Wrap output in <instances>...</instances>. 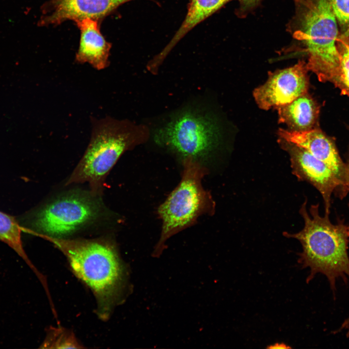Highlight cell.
Instances as JSON below:
<instances>
[{
	"instance_id": "cell-1",
	"label": "cell",
	"mask_w": 349,
	"mask_h": 349,
	"mask_svg": "<svg viewBox=\"0 0 349 349\" xmlns=\"http://www.w3.org/2000/svg\"><path fill=\"white\" fill-rule=\"evenodd\" d=\"M66 257L74 274L92 291L97 314L107 319L129 291L128 271L116 245L106 238L95 239L43 236Z\"/></svg>"
},
{
	"instance_id": "cell-2",
	"label": "cell",
	"mask_w": 349,
	"mask_h": 349,
	"mask_svg": "<svg viewBox=\"0 0 349 349\" xmlns=\"http://www.w3.org/2000/svg\"><path fill=\"white\" fill-rule=\"evenodd\" d=\"M307 203L305 201L299 210L304 222L302 229L295 234L285 232L283 235L298 240L301 245L298 261L302 268L310 270L307 283L316 274L322 273L327 278L334 293L336 280L341 277L347 282L349 277L348 226L341 221L333 223L330 213L325 212L321 216L318 204L311 205L308 212Z\"/></svg>"
},
{
	"instance_id": "cell-3",
	"label": "cell",
	"mask_w": 349,
	"mask_h": 349,
	"mask_svg": "<svg viewBox=\"0 0 349 349\" xmlns=\"http://www.w3.org/2000/svg\"><path fill=\"white\" fill-rule=\"evenodd\" d=\"M89 143L65 185L88 183L90 191L101 196L105 179L121 156L148 138V128L127 120L107 116L93 118Z\"/></svg>"
},
{
	"instance_id": "cell-4",
	"label": "cell",
	"mask_w": 349,
	"mask_h": 349,
	"mask_svg": "<svg viewBox=\"0 0 349 349\" xmlns=\"http://www.w3.org/2000/svg\"><path fill=\"white\" fill-rule=\"evenodd\" d=\"M295 38L308 55L306 65L321 82L338 83L340 59L336 18L329 0H298Z\"/></svg>"
},
{
	"instance_id": "cell-5",
	"label": "cell",
	"mask_w": 349,
	"mask_h": 349,
	"mask_svg": "<svg viewBox=\"0 0 349 349\" xmlns=\"http://www.w3.org/2000/svg\"><path fill=\"white\" fill-rule=\"evenodd\" d=\"M100 196L90 191H73L62 195L17 221L27 233L39 237L65 238L101 217Z\"/></svg>"
},
{
	"instance_id": "cell-6",
	"label": "cell",
	"mask_w": 349,
	"mask_h": 349,
	"mask_svg": "<svg viewBox=\"0 0 349 349\" xmlns=\"http://www.w3.org/2000/svg\"><path fill=\"white\" fill-rule=\"evenodd\" d=\"M183 160L180 183L158 209L162 227L152 254L155 257L161 254L169 238L189 226L202 213L214 209L213 201L202 185L205 169L200 162L190 159Z\"/></svg>"
},
{
	"instance_id": "cell-7",
	"label": "cell",
	"mask_w": 349,
	"mask_h": 349,
	"mask_svg": "<svg viewBox=\"0 0 349 349\" xmlns=\"http://www.w3.org/2000/svg\"><path fill=\"white\" fill-rule=\"evenodd\" d=\"M158 145L182 158L200 162L218 144L220 131L211 115L198 108L184 109L174 114L154 132Z\"/></svg>"
},
{
	"instance_id": "cell-8",
	"label": "cell",
	"mask_w": 349,
	"mask_h": 349,
	"mask_svg": "<svg viewBox=\"0 0 349 349\" xmlns=\"http://www.w3.org/2000/svg\"><path fill=\"white\" fill-rule=\"evenodd\" d=\"M308 71L306 63L300 60L292 66L269 72L266 81L253 91L258 107L264 110L277 109L307 93Z\"/></svg>"
},
{
	"instance_id": "cell-9",
	"label": "cell",
	"mask_w": 349,
	"mask_h": 349,
	"mask_svg": "<svg viewBox=\"0 0 349 349\" xmlns=\"http://www.w3.org/2000/svg\"><path fill=\"white\" fill-rule=\"evenodd\" d=\"M278 143L289 155L293 174L299 180L310 183L319 191L325 212L330 213L333 193L338 190L342 197L346 194L342 181L325 163L306 149L279 137Z\"/></svg>"
},
{
	"instance_id": "cell-10",
	"label": "cell",
	"mask_w": 349,
	"mask_h": 349,
	"mask_svg": "<svg viewBox=\"0 0 349 349\" xmlns=\"http://www.w3.org/2000/svg\"><path fill=\"white\" fill-rule=\"evenodd\" d=\"M132 0H51L45 7L42 25H58L85 18L97 20Z\"/></svg>"
},
{
	"instance_id": "cell-11",
	"label": "cell",
	"mask_w": 349,
	"mask_h": 349,
	"mask_svg": "<svg viewBox=\"0 0 349 349\" xmlns=\"http://www.w3.org/2000/svg\"><path fill=\"white\" fill-rule=\"evenodd\" d=\"M277 134L279 137L303 148L325 163L342 181L347 194L344 183L346 164L340 157L334 143L320 129L314 128L297 131L279 128Z\"/></svg>"
},
{
	"instance_id": "cell-12",
	"label": "cell",
	"mask_w": 349,
	"mask_h": 349,
	"mask_svg": "<svg viewBox=\"0 0 349 349\" xmlns=\"http://www.w3.org/2000/svg\"><path fill=\"white\" fill-rule=\"evenodd\" d=\"M75 22L80 32L76 61L88 63L98 70L107 67L111 44L101 33L97 20L85 18Z\"/></svg>"
},
{
	"instance_id": "cell-13",
	"label": "cell",
	"mask_w": 349,
	"mask_h": 349,
	"mask_svg": "<svg viewBox=\"0 0 349 349\" xmlns=\"http://www.w3.org/2000/svg\"><path fill=\"white\" fill-rule=\"evenodd\" d=\"M229 0H190L188 12L180 28L169 43L147 65L156 73L176 44L192 29L221 8Z\"/></svg>"
},
{
	"instance_id": "cell-14",
	"label": "cell",
	"mask_w": 349,
	"mask_h": 349,
	"mask_svg": "<svg viewBox=\"0 0 349 349\" xmlns=\"http://www.w3.org/2000/svg\"><path fill=\"white\" fill-rule=\"evenodd\" d=\"M277 110L279 123L286 125L290 130L297 131L314 128L319 113L317 104L308 93Z\"/></svg>"
},
{
	"instance_id": "cell-15",
	"label": "cell",
	"mask_w": 349,
	"mask_h": 349,
	"mask_svg": "<svg viewBox=\"0 0 349 349\" xmlns=\"http://www.w3.org/2000/svg\"><path fill=\"white\" fill-rule=\"evenodd\" d=\"M22 228L14 217L0 211V240L13 249L28 264L42 282L45 280L24 251L21 240Z\"/></svg>"
},
{
	"instance_id": "cell-16",
	"label": "cell",
	"mask_w": 349,
	"mask_h": 349,
	"mask_svg": "<svg viewBox=\"0 0 349 349\" xmlns=\"http://www.w3.org/2000/svg\"><path fill=\"white\" fill-rule=\"evenodd\" d=\"M40 348L79 349L83 347L70 331L62 328H52L49 329Z\"/></svg>"
},
{
	"instance_id": "cell-17",
	"label": "cell",
	"mask_w": 349,
	"mask_h": 349,
	"mask_svg": "<svg viewBox=\"0 0 349 349\" xmlns=\"http://www.w3.org/2000/svg\"><path fill=\"white\" fill-rule=\"evenodd\" d=\"M337 46L339 55L340 65L338 83L342 94L349 95V37H338Z\"/></svg>"
},
{
	"instance_id": "cell-18",
	"label": "cell",
	"mask_w": 349,
	"mask_h": 349,
	"mask_svg": "<svg viewBox=\"0 0 349 349\" xmlns=\"http://www.w3.org/2000/svg\"><path fill=\"white\" fill-rule=\"evenodd\" d=\"M333 13L339 24L349 25V0H329Z\"/></svg>"
},
{
	"instance_id": "cell-19",
	"label": "cell",
	"mask_w": 349,
	"mask_h": 349,
	"mask_svg": "<svg viewBox=\"0 0 349 349\" xmlns=\"http://www.w3.org/2000/svg\"><path fill=\"white\" fill-rule=\"evenodd\" d=\"M344 183L346 190L348 193L349 192V160L348 162L346 164L344 175Z\"/></svg>"
},
{
	"instance_id": "cell-20",
	"label": "cell",
	"mask_w": 349,
	"mask_h": 349,
	"mask_svg": "<svg viewBox=\"0 0 349 349\" xmlns=\"http://www.w3.org/2000/svg\"><path fill=\"white\" fill-rule=\"evenodd\" d=\"M345 330L347 332V335L348 336H349V317L346 318L344 321L343 322V323L341 324V326H340V328L338 329V331H337V333Z\"/></svg>"
},
{
	"instance_id": "cell-21",
	"label": "cell",
	"mask_w": 349,
	"mask_h": 349,
	"mask_svg": "<svg viewBox=\"0 0 349 349\" xmlns=\"http://www.w3.org/2000/svg\"><path fill=\"white\" fill-rule=\"evenodd\" d=\"M258 0H239L244 6H249L254 4Z\"/></svg>"
},
{
	"instance_id": "cell-22",
	"label": "cell",
	"mask_w": 349,
	"mask_h": 349,
	"mask_svg": "<svg viewBox=\"0 0 349 349\" xmlns=\"http://www.w3.org/2000/svg\"><path fill=\"white\" fill-rule=\"evenodd\" d=\"M346 30L345 32L342 34V35L346 37H349V25Z\"/></svg>"
},
{
	"instance_id": "cell-23",
	"label": "cell",
	"mask_w": 349,
	"mask_h": 349,
	"mask_svg": "<svg viewBox=\"0 0 349 349\" xmlns=\"http://www.w3.org/2000/svg\"><path fill=\"white\" fill-rule=\"evenodd\" d=\"M348 230H349V226H348Z\"/></svg>"
}]
</instances>
